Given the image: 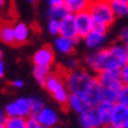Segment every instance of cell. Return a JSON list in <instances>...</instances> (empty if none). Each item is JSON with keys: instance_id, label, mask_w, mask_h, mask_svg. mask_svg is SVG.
Segmentation results:
<instances>
[{"instance_id": "1f68e13d", "label": "cell", "mask_w": 128, "mask_h": 128, "mask_svg": "<svg viewBox=\"0 0 128 128\" xmlns=\"http://www.w3.org/2000/svg\"><path fill=\"white\" fill-rule=\"evenodd\" d=\"M40 126L38 124V122L36 120L34 116H29L26 118V127L25 128H39Z\"/></svg>"}, {"instance_id": "ee69618b", "label": "cell", "mask_w": 128, "mask_h": 128, "mask_svg": "<svg viewBox=\"0 0 128 128\" xmlns=\"http://www.w3.org/2000/svg\"><path fill=\"white\" fill-rule=\"evenodd\" d=\"M52 128H63V127H60L59 124H58V126H55V127H52Z\"/></svg>"}, {"instance_id": "d4e9b609", "label": "cell", "mask_w": 128, "mask_h": 128, "mask_svg": "<svg viewBox=\"0 0 128 128\" xmlns=\"http://www.w3.org/2000/svg\"><path fill=\"white\" fill-rule=\"evenodd\" d=\"M111 10L115 16V18H120V17L128 16V4L126 3H118V2H111Z\"/></svg>"}, {"instance_id": "30bf717a", "label": "cell", "mask_w": 128, "mask_h": 128, "mask_svg": "<svg viewBox=\"0 0 128 128\" xmlns=\"http://www.w3.org/2000/svg\"><path fill=\"white\" fill-rule=\"evenodd\" d=\"M106 37H107V33L97 30V29H92V32L86 34V36L82 38V40H84L85 46L89 50L97 51V50L103 48L102 46H103L104 42H106Z\"/></svg>"}, {"instance_id": "3957f363", "label": "cell", "mask_w": 128, "mask_h": 128, "mask_svg": "<svg viewBox=\"0 0 128 128\" xmlns=\"http://www.w3.org/2000/svg\"><path fill=\"white\" fill-rule=\"evenodd\" d=\"M85 66L88 68V72L94 73V76L104 69H119V66L110 55L107 47L88 54L85 56Z\"/></svg>"}, {"instance_id": "e0dca14e", "label": "cell", "mask_w": 128, "mask_h": 128, "mask_svg": "<svg viewBox=\"0 0 128 128\" xmlns=\"http://www.w3.org/2000/svg\"><path fill=\"white\" fill-rule=\"evenodd\" d=\"M66 106L71 110V111L76 112V114H81L82 111H85L86 108L90 107L82 96H80V94H71V93H69V96H68Z\"/></svg>"}, {"instance_id": "f546056e", "label": "cell", "mask_w": 128, "mask_h": 128, "mask_svg": "<svg viewBox=\"0 0 128 128\" xmlns=\"http://www.w3.org/2000/svg\"><path fill=\"white\" fill-rule=\"evenodd\" d=\"M47 30L51 36H59V21L54 18H48L47 22Z\"/></svg>"}, {"instance_id": "f1b7e54d", "label": "cell", "mask_w": 128, "mask_h": 128, "mask_svg": "<svg viewBox=\"0 0 128 128\" xmlns=\"http://www.w3.org/2000/svg\"><path fill=\"white\" fill-rule=\"evenodd\" d=\"M116 103L128 106V85H122L118 90V97H116Z\"/></svg>"}, {"instance_id": "ac0fdd59", "label": "cell", "mask_w": 128, "mask_h": 128, "mask_svg": "<svg viewBox=\"0 0 128 128\" xmlns=\"http://www.w3.org/2000/svg\"><path fill=\"white\" fill-rule=\"evenodd\" d=\"M107 48H108L110 55L112 56V59L119 66V68L128 62V55H127V51L124 48L123 43H114L111 46H108Z\"/></svg>"}, {"instance_id": "4fadbf2b", "label": "cell", "mask_w": 128, "mask_h": 128, "mask_svg": "<svg viewBox=\"0 0 128 128\" xmlns=\"http://www.w3.org/2000/svg\"><path fill=\"white\" fill-rule=\"evenodd\" d=\"M78 123L82 128H102L96 107H89L78 114Z\"/></svg>"}, {"instance_id": "4316f807", "label": "cell", "mask_w": 128, "mask_h": 128, "mask_svg": "<svg viewBox=\"0 0 128 128\" xmlns=\"http://www.w3.org/2000/svg\"><path fill=\"white\" fill-rule=\"evenodd\" d=\"M78 68H81L80 67V60L76 59L74 56L69 55L66 59V62H64V67H63L62 71L63 72H71V71H76Z\"/></svg>"}, {"instance_id": "ab89813d", "label": "cell", "mask_w": 128, "mask_h": 128, "mask_svg": "<svg viewBox=\"0 0 128 128\" xmlns=\"http://www.w3.org/2000/svg\"><path fill=\"white\" fill-rule=\"evenodd\" d=\"M124 48H126V51H127V55H128V40L124 43Z\"/></svg>"}, {"instance_id": "60d3db41", "label": "cell", "mask_w": 128, "mask_h": 128, "mask_svg": "<svg viewBox=\"0 0 128 128\" xmlns=\"http://www.w3.org/2000/svg\"><path fill=\"white\" fill-rule=\"evenodd\" d=\"M26 2H28V3H30V4H36L38 0H26Z\"/></svg>"}, {"instance_id": "ba28073f", "label": "cell", "mask_w": 128, "mask_h": 128, "mask_svg": "<svg viewBox=\"0 0 128 128\" xmlns=\"http://www.w3.org/2000/svg\"><path fill=\"white\" fill-rule=\"evenodd\" d=\"M73 16H74V28H76L77 38L82 39L86 34L92 32L94 22H93L88 10H82V12L74 13Z\"/></svg>"}, {"instance_id": "277c9868", "label": "cell", "mask_w": 128, "mask_h": 128, "mask_svg": "<svg viewBox=\"0 0 128 128\" xmlns=\"http://www.w3.org/2000/svg\"><path fill=\"white\" fill-rule=\"evenodd\" d=\"M86 10L89 12L96 25H101L108 29L115 21V16L111 10L108 0H90Z\"/></svg>"}, {"instance_id": "5bb4252c", "label": "cell", "mask_w": 128, "mask_h": 128, "mask_svg": "<svg viewBox=\"0 0 128 128\" xmlns=\"http://www.w3.org/2000/svg\"><path fill=\"white\" fill-rule=\"evenodd\" d=\"M76 44H77V40L69 39V38H66V37L56 36V38L54 40V47H52V50L56 51L58 54H60V55L69 56V55L73 54Z\"/></svg>"}, {"instance_id": "7dc6e473", "label": "cell", "mask_w": 128, "mask_h": 128, "mask_svg": "<svg viewBox=\"0 0 128 128\" xmlns=\"http://www.w3.org/2000/svg\"><path fill=\"white\" fill-rule=\"evenodd\" d=\"M127 128H128V127H127Z\"/></svg>"}, {"instance_id": "7bdbcfd3", "label": "cell", "mask_w": 128, "mask_h": 128, "mask_svg": "<svg viewBox=\"0 0 128 128\" xmlns=\"http://www.w3.org/2000/svg\"><path fill=\"white\" fill-rule=\"evenodd\" d=\"M0 60H3V51H2V48H0Z\"/></svg>"}, {"instance_id": "8992f818", "label": "cell", "mask_w": 128, "mask_h": 128, "mask_svg": "<svg viewBox=\"0 0 128 128\" xmlns=\"http://www.w3.org/2000/svg\"><path fill=\"white\" fill-rule=\"evenodd\" d=\"M32 62H33L34 66L51 68L54 62H55V51L52 50L51 46L44 44V46H42V47H39L33 54Z\"/></svg>"}, {"instance_id": "cb8c5ba5", "label": "cell", "mask_w": 128, "mask_h": 128, "mask_svg": "<svg viewBox=\"0 0 128 128\" xmlns=\"http://www.w3.org/2000/svg\"><path fill=\"white\" fill-rule=\"evenodd\" d=\"M118 90L111 89V88H102V90H101V102H106V103H111V104L116 103Z\"/></svg>"}, {"instance_id": "44dd1931", "label": "cell", "mask_w": 128, "mask_h": 128, "mask_svg": "<svg viewBox=\"0 0 128 128\" xmlns=\"http://www.w3.org/2000/svg\"><path fill=\"white\" fill-rule=\"evenodd\" d=\"M90 0H64V5L69 10V13H78L86 10L89 7Z\"/></svg>"}, {"instance_id": "7a4b0ae2", "label": "cell", "mask_w": 128, "mask_h": 128, "mask_svg": "<svg viewBox=\"0 0 128 128\" xmlns=\"http://www.w3.org/2000/svg\"><path fill=\"white\" fill-rule=\"evenodd\" d=\"M43 88L50 93V96L56 103H59L60 106H66L69 92L66 86V82H64V72L62 69L50 72L43 84Z\"/></svg>"}, {"instance_id": "9c48e42d", "label": "cell", "mask_w": 128, "mask_h": 128, "mask_svg": "<svg viewBox=\"0 0 128 128\" xmlns=\"http://www.w3.org/2000/svg\"><path fill=\"white\" fill-rule=\"evenodd\" d=\"M34 118H36V120L38 122V124L40 127H44V128H52L59 123V114H58V111L48 106H44L43 108H40L34 115Z\"/></svg>"}, {"instance_id": "2e32d148", "label": "cell", "mask_w": 128, "mask_h": 128, "mask_svg": "<svg viewBox=\"0 0 128 128\" xmlns=\"http://www.w3.org/2000/svg\"><path fill=\"white\" fill-rule=\"evenodd\" d=\"M101 90H102V86L98 82L97 77H94V80H93V82L88 88L86 93L82 96L90 107H96L97 104L101 102Z\"/></svg>"}, {"instance_id": "484cf974", "label": "cell", "mask_w": 128, "mask_h": 128, "mask_svg": "<svg viewBox=\"0 0 128 128\" xmlns=\"http://www.w3.org/2000/svg\"><path fill=\"white\" fill-rule=\"evenodd\" d=\"M26 127V119L14 116V118H7L4 122V128H25Z\"/></svg>"}, {"instance_id": "f6af8a7d", "label": "cell", "mask_w": 128, "mask_h": 128, "mask_svg": "<svg viewBox=\"0 0 128 128\" xmlns=\"http://www.w3.org/2000/svg\"><path fill=\"white\" fill-rule=\"evenodd\" d=\"M0 128H4V123H0Z\"/></svg>"}, {"instance_id": "7402d4cb", "label": "cell", "mask_w": 128, "mask_h": 128, "mask_svg": "<svg viewBox=\"0 0 128 128\" xmlns=\"http://www.w3.org/2000/svg\"><path fill=\"white\" fill-rule=\"evenodd\" d=\"M68 13H69V10L67 9V7L64 4L48 7V9H47V17L48 18H54V20H58V21H60L63 17H66Z\"/></svg>"}, {"instance_id": "74e56055", "label": "cell", "mask_w": 128, "mask_h": 128, "mask_svg": "<svg viewBox=\"0 0 128 128\" xmlns=\"http://www.w3.org/2000/svg\"><path fill=\"white\" fill-rule=\"evenodd\" d=\"M7 2L8 0H0V8H4L7 5Z\"/></svg>"}, {"instance_id": "e575fe53", "label": "cell", "mask_w": 128, "mask_h": 128, "mask_svg": "<svg viewBox=\"0 0 128 128\" xmlns=\"http://www.w3.org/2000/svg\"><path fill=\"white\" fill-rule=\"evenodd\" d=\"M48 7H54V5H59V4H64V0H47Z\"/></svg>"}, {"instance_id": "b9f144b4", "label": "cell", "mask_w": 128, "mask_h": 128, "mask_svg": "<svg viewBox=\"0 0 128 128\" xmlns=\"http://www.w3.org/2000/svg\"><path fill=\"white\" fill-rule=\"evenodd\" d=\"M103 128H118V127H114V126L110 124V126H106V127H103Z\"/></svg>"}, {"instance_id": "d6a6232c", "label": "cell", "mask_w": 128, "mask_h": 128, "mask_svg": "<svg viewBox=\"0 0 128 128\" xmlns=\"http://www.w3.org/2000/svg\"><path fill=\"white\" fill-rule=\"evenodd\" d=\"M119 40H120L123 44L128 40V26H124V28L119 32Z\"/></svg>"}, {"instance_id": "4dcf8cb0", "label": "cell", "mask_w": 128, "mask_h": 128, "mask_svg": "<svg viewBox=\"0 0 128 128\" xmlns=\"http://www.w3.org/2000/svg\"><path fill=\"white\" fill-rule=\"evenodd\" d=\"M119 76L123 85H128V62L119 68Z\"/></svg>"}, {"instance_id": "9a60e30c", "label": "cell", "mask_w": 128, "mask_h": 128, "mask_svg": "<svg viewBox=\"0 0 128 128\" xmlns=\"http://www.w3.org/2000/svg\"><path fill=\"white\" fill-rule=\"evenodd\" d=\"M30 26L26 22L18 21L13 24V37H14V44H25L29 38H30Z\"/></svg>"}, {"instance_id": "52a82bcc", "label": "cell", "mask_w": 128, "mask_h": 128, "mask_svg": "<svg viewBox=\"0 0 128 128\" xmlns=\"http://www.w3.org/2000/svg\"><path fill=\"white\" fill-rule=\"evenodd\" d=\"M96 77L102 88H111L118 90L123 85L119 76V69H104V71L98 72Z\"/></svg>"}, {"instance_id": "d590c367", "label": "cell", "mask_w": 128, "mask_h": 128, "mask_svg": "<svg viewBox=\"0 0 128 128\" xmlns=\"http://www.w3.org/2000/svg\"><path fill=\"white\" fill-rule=\"evenodd\" d=\"M4 73H5V66H4L3 60H0V80L4 77Z\"/></svg>"}, {"instance_id": "f35d334b", "label": "cell", "mask_w": 128, "mask_h": 128, "mask_svg": "<svg viewBox=\"0 0 128 128\" xmlns=\"http://www.w3.org/2000/svg\"><path fill=\"white\" fill-rule=\"evenodd\" d=\"M110 3L111 2H118V3H126V4H128V0H108Z\"/></svg>"}, {"instance_id": "5b68a950", "label": "cell", "mask_w": 128, "mask_h": 128, "mask_svg": "<svg viewBox=\"0 0 128 128\" xmlns=\"http://www.w3.org/2000/svg\"><path fill=\"white\" fill-rule=\"evenodd\" d=\"M4 114L7 118H14V116H20V118H29L32 116L30 112V101L29 97H20L17 100L9 102L4 108Z\"/></svg>"}, {"instance_id": "7c38bea8", "label": "cell", "mask_w": 128, "mask_h": 128, "mask_svg": "<svg viewBox=\"0 0 128 128\" xmlns=\"http://www.w3.org/2000/svg\"><path fill=\"white\" fill-rule=\"evenodd\" d=\"M59 36L66 37L69 39H74L78 42L77 34H76V28H74V16L73 13H68L66 17L59 21Z\"/></svg>"}, {"instance_id": "83f0119b", "label": "cell", "mask_w": 128, "mask_h": 128, "mask_svg": "<svg viewBox=\"0 0 128 128\" xmlns=\"http://www.w3.org/2000/svg\"><path fill=\"white\" fill-rule=\"evenodd\" d=\"M29 101H30V112H32V116H34L40 108H43L46 106L43 100H40V98H38V97H29Z\"/></svg>"}, {"instance_id": "ffe728a7", "label": "cell", "mask_w": 128, "mask_h": 128, "mask_svg": "<svg viewBox=\"0 0 128 128\" xmlns=\"http://www.w3.org/2000/svg\"><path fill=\"white\" fill-rule=\"evenodd\" d=\"M0 42H3L8 46L14 44V37H13V24L8 21L0 22Z\"/></svg>"}, {"instance_id": "6da1fadb", "label": "cell", "mask_w": 128, "mask_h": 128, "mask_svg": "<svg viewBox=\"0 0 128 128\" xmlns=\"http://www.w3.org/2000/svg\"><path fill=\"white\" fill-rule=\"evenodd\" d=\"M94 77V74H90V72L84 68H78L71 72H64V82L71 94L84 96L90 84L93 82Z\"/></svg>"}, {"instance_id": "bcb514c9", "label": "cell", "mask_w": 128, "mask_h": 128, "mask_svg": "<svg viewBox=\"0 0 128 128\" xmlns=\"http://www.w3.org/2000/svg\"><path fill=\"white\" fill-rule=\"evenodd\" d=\"M39 128H44V127H39Z\"/></svg>"}, {"instance_id": "836d02e7", "label": "cell", "mask_w": 128, "mask_h": 128, "mask_svg": "<svg viewBox=\"0 0 128 128\" xmlns=\"http://www.w3.org/2000/svg\"><path fill=\"white\" fill-rule=\"evenodd\" d=\"M10 85H12L13 88H16V89H20V88L24 86V81L20 80V78H16V80H13L12 82H10Z\"/></svg>"}, {"instance_id": "603a6c76", "label": "cell", "mask_w": 128, "mask_h": 128, "mask_svg": "<svg viewBox=\"0 0 128 128\" xmlns=\"http://www.w3.org/2000/svg\"><path fill=\"white\" fill-rule=\"evenodd\" d=\"M50 72H51V68H46V67L34 66V68H33V76H34V78H36L37 82L39 85H42V86L44 84L46 78H47V76L50 74Z\"/></svg>"}, {"instance_id": "8fae6325", "label": "cell", "mask_w": 128, "mask_h": 128, "mask_svg": "<svg viewBox=\"0 0 128 128\" xmlns=\"http://www.w3.org/2000/svg\"><path fill=\"white\" fill-rule=\"evenodd\" d=\"M110 124L118 128H127L128 127V106L114 103Z\"/></svg>"}, {"instance_id": "8d00e7d4", "label": "cell", "mask_w": 128, "mask_h": 128, "mask_svg": "<svg viewBox=\"0 0 128 128\" xmlns=\"http://www.w3.org/2000/svg\"><path fill=\"white\" fill-rule=\"evenodd\" d=\"M5 119H7V116H5V114H4V110L0 108V123H4Z\"/></svg>"}, {"instance_id": "d6986e66", "label": "cell", "mask_w": 128, "mask_h": 128, "mask_svg": "<svg viewBox=\"0 0 128 128\" xmlns=\"http://www.w3.org/2000/svg\"><path fill=\"white\" fill-rule=\"evenodd\" d=\"M112 106L111 103H106V102H100L96 106L97 110V115L100 118V122L102 124V128L110 126V120H111V111H112Z\"/></svg>"}]
</instances>
